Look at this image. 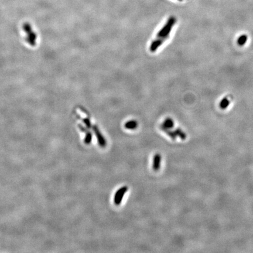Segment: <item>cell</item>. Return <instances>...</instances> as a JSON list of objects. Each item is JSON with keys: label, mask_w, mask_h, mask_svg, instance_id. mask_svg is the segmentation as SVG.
I'll return each instance as SVG.
<instances>
[{"label": "cell", "mask_w": 253, "mask_h": 253, "mask_svg": "<svg viewBox=\"0 0 253 253\" xmlns=\"http://www.w3.org/2000/svg\"><path fill=\"white\" fill-rule=\"evenodd\" d=\"M165 41L164 39L158 38H157L156 40H153L149 47V50L151 52H155L159 47H160Z\"/></svg>", "instance_id": "5b68a950"}, {"label": "cell", "mask_w": 253, "mask_h": 253, "mask_svg": "<svg viewBox=\"0 0 253 253\" xmlns=\"http://www.w3.org/2000/svg\"><path fill=\"white\" fill-rule=\"evenodd\" d=\"M80 119L83 121V123L85 124L87 128H90L92 127L90 121L89 119Z\"/></svg>", "instance_id": "5bb4252c"}, {"label": "cell", "mask_w": 253, "mask_h": 253, "mask_svg": "<svg viewBox=\"0 0 253 253\" xmlns=\"http://www.w3.org/2000/svg\"><path fill=\"white\" fill-rule=\"evenodd\" d=\"M160 162H161V156L160 153H156L153 158V171H158L160 168Z\"/></svg>", "instance_id": "8992f818"}, {"label": "cell", "mask_w": 253, "mask_h": 253, "mask_svg": "<svg viewBox=\"0 0 253 253\" xmlns=\"http://www.w3.org/2000/svg\"><path fill=\"white\" fill-rule=\"evenodd\" d=\"M230 104V101L227 97L223 98L220 103V107L221 109H226Z\"/></svg>", "instance_id": "30bf717a"}, {"label": "cell", "mask_w": 253, "mask_h": 253, "mask_svg": "<svg viewBox=\"0 0 253 253\" xmlns=\"http://www.w3.org/2000/svg\"><path fill=\"white\" fill-rule=\"evenodd\" d=\"M247 40V36L246 35H242L237 40V44L240 46H243L246 44Z\"/></svg>", "instance_id": "8fae6325"}, {"label": "cell", "mask_w": 253, "mask_h": 253, "mask_svg": "<svg viewBox=\"0 0 253 253\" xmlns=\"http://www.w3.org/2000/svg\"><path fill=\"white\" fill-rule=\"evenodd\" d=\"M92 128L93 130L94 133H95L96 138L97 139L98 143L100 145V147H102V148L106 147L107 145L106 140L105 139V138L104 137V136L102 135V134L101 133L99 128L96 125L93 126Z\"/></svg>", "instance_id": "277c9868"}, {"label": "cell", "mask_w": 253, "mask_h": 253, "mask_svg": "<svg viewBox=\"0 0 253 253\" xmlns=\"http://www.w3.org/2000/svg\"><path fill=\"white\" fill-rule=\"evenodd\" d=\"M175 133L177 137H179L182 140H185L187 138V135L182 130L177 128L175 130Z\"/></svg>", "instance_id": "7c38bea8"}, {"label": "cell", "mask_w": 253, "mask_h": 253, "mask_svg": "<svg viewBox=\"0 0 253 253\" xmlns=\"http://www.w3.org/2000/svg\"><path fill=\"white\" fill-rule=\"evenodd\" d=\"M23 29L24 30V31L25 32L26 35H27V42L28 43L31 45V46H35L36 43V34L35 33V32H33L32 29V27L31 26V25L26 22L24 23V24L23 25Z\"/></svg>", "instance_id": "7a4b0ae2"}, {"label": "cell", "mask_w": 253, "mask_h": 253, "mask_svg": "<svg viewBox=\"0 0 253 253\" xmlns=\"http://www.w3.org/2000/svg\"><path fill=\"white\" fill-rule=\"evenodd\" d=\"M160 128H161V130H162L164 132H165V133L167 134V135H168L170 138H171L172 140H176L177 136H176V134L175 133V131H171L170 129L165 128V127H164V126H160Z\"/></svg>", "instance_id": "ba28073f"}, {"label": "cell", "mask_w": 253, "mask_h": 253, "mask_svg": "<svg viewBox=\"0 0 253 253\" xmlns=\"http://www.w3.org/2000/svg\"><path fill=\"white\" fill-rule=\"evenodd\" d=\"M176 22V19L174 17H170L167 21L165 25L161 28V29L157 35V38L164 39L166 40L169 38V34L171 33L172 28Z\"/></svg>", "instance_id": "6da1fadb"}, {"label": "cell", "mask_w": 253, "mask_h": 253, "mask_svg": "<svg viewBox=\"0 0 253 253\" xmlns=\"http://www.w3.org/2000/svg\"><path fill=\"white\" fill-rule=\"evenodd\" d=\"M179 1H182V0H179Z\"/></svg>", "instance_id": "9a60e30c"}, {"label": "cell", "mask_w": 253, "mask_h": 253, "mask_svg": "<svg viewBox=\"0 0 253 253\" xmlns=\"http://www.w3.org/2000/svg\"><path fill=\"white\" fill-rule=\"evenodd\" d=\"M161 126L168 129H171L174 126V122L172 119L167 118V119L164 121L163 124Z\"/></svg>", "instance_id": "9c48e42d"}, {"label": "cell", "mask_w": 253, "mask_h": 253, "mask_svg": "<svg viewBox=\"0 0 253 253\" xmlns=\"http://www.w3.org/2000/svg\"><path fill=\"white\" fill-rule=\"evenodd\" d=\"M138 123L135 120H130L126 123L124 127L128 130H135L138 126Z\"/></svg>", "instance_id": "52a82bcc"}, {"label": "cell", "mask_w": 253, "mask_h": 253, "mask_svg": "<svg viewBox=\"0 0 253 253\" xmlns=\"http://www.w3.org/2000/svg\"><path fill=\"white\" fill-rule=\"evenodd\" d=\"M127 191H128V187L125 186V187H121L116 192L115 196H114V202L115 205H119L121 204L122 200L123 199V197L127 192Z\"/></svg>", "instance_id": "3957f363"}, {"label": "cell", "mask_w": 253, "mask_h": 253, "mask_svg": "<svg viewBox=\"0 0 253 253\" xmlns=\"http://www.w3.org/2000/svg\"><path fill=\"white\" fill-rule=\"evenodd\" d=\"M86 135L85 137V138L84 139V142L88 145L90 144L92 142V133L91 132H90L89 131H88L87 133H86Z\"/></svg>", "instance_id": "4fadbf2b"}]
</instances>
